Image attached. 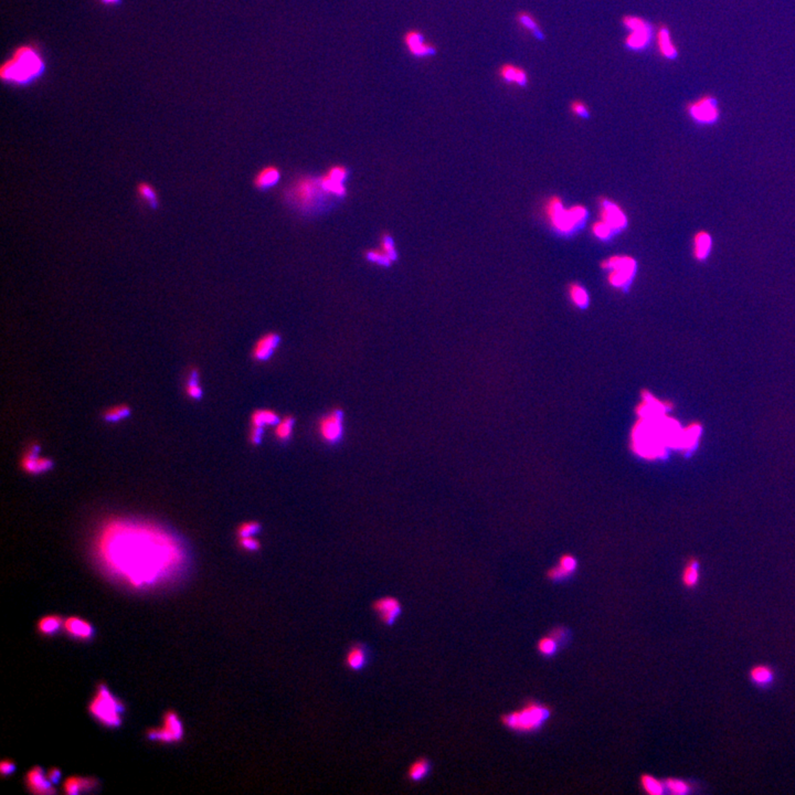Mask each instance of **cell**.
I'll use <instances>...</instances> for the list:
<instances>
[{
    "instance_id": "cell-48",
    "label": "cell",
    "mask_w": 795,
    "mask_h": 795,
    "mask_svg": "<svg viewBox=\"0 0 795 795\" xmlns=\"http://www.w3.org/2000/svg\"><path fill=\"white\" fill-rule=\"evenodd\" d=\"M558 565L563 570H565L567 574H570V576H572L576 572V569H578L576 559L574 556H571V554H565V556H561L559 561H558Z\"/></svg>"
},
{
    "instance_id": "cell-27",
    "label": "cell",
    "mask_w": 795,
    "mask_h": 795,
    "mask_svg": "<svg viewBox=\"0 0 795 795\" xmlns=\"http://www.w3.org/2000/svg\"><path fill=\"white\" fill-rule=\"evenodd\" d=\"M656 37H657V47H659V53L662 54L664 59L674 61L678 58V50L676 48L675 43L672 39V34H670L668 27H661L656 34Z\"/></svg>"
},
{
    "instance_id": "cell-10",
    "label": "cell",
    "mask_w": 795,
    "mask_h": 795,
    "mask_svg": "<svg viewBox=\"0 0 795 795\" xmlns=\"http://www.w3.org/2000/svg\"><path fill=\"white\" fill-rule=\"evenodd\" d=\"M690 119L697 125H715L720 119L718 99L711 95H705L687 106Z\"/></svg>"
},
{
    "instance_id": "cell-36",
    "label": "cell",
    "mask_w": 795,
    "mask_h": 795,
    "mask_svg": "<svg viewBox=\"0 0 795 795\" xmlns=\"http://www.w3.org/2000/svg\"><path fill=\"white\" fill-rule=\"evenodd\" d=\"M199 380H200L199 370L197 368H193L188 374L187 384L185 387L186 395L191 400H200L204 395V390H202Z\"/></svg>"
},
{
    "instance_id": "cell-44",
    "label": "cell",
    "mask_w": 795,
    "mask_h": 795,
    "mask_svg": "<svg viewBox=\"0 0 795 795\" xmlns=\"http://www.w3.org/2000/svg\"><path fill=\"white\" fill-rule=\"evenodd\" d=\"M380 249L390 256L392 261H398L399 252H398L397 247H395V238H393V236L390 233L384 232L381 234Z\"/></svg>"
},
{
    "instance_id": "cell-46",
    "label": "cell",
    "mask_w": 795,
    "mask_h": 795,
    "mask_svg": "<svg viewBox=\"0 0 795 795\" xmlns=\"http://www.w3.org/2000/svg\"><path fill=\"white\" fill-rule=\"evenodd\" d=\"M261 531V525L258 522H245V523L240 524L236 530V536L240 537H251L256 536Z\"/></svg>"
},
{
    "instance_id": "cell-21",
    "label": "cell",
    "mask_w": 795,
    "mask_h": 795,
    "mask_svg": "<svg viewBox=\"0 0 795 795\" xmlns=\"http://www.w3.org/2000/svg\"><path fill=\"white\" fill-rule=\"evenodd\" d=\"M370 650L364 643H354L350 645L345 656V666L352 672H361L369 665Z\"/></svg>"
},
{
    "instance_id": "cell-29",
    "label": "cell",
    "mask_w": 795,
    "mask_h": 795,
    "mask_svg": "<svg viewBox=\"0 0 795 795\" xmlns=\"http://www.w3.org/2000/svg\"><path fill=\"white\" fill-rule=\"evenodd\" d=\"M64 619L58 614H48L41 617L37 622V632L40 635L54 636L63 631Z\"/></svg>"
},
{
    "instance_id": "cell-39",
    "label": "cell",
    "mask_w": 795,
    "mask_h": 795,
    "mask_svg": "<svg viewBox=\"0 0 795 795\" xmlns=\"http://www.w3.org/2000/svg\"><path fill=\"white\" fill-rule=\"evenodd\" d=\"M294 424H295V420L291 415L280 419V421L276 424V429H274V435H276V439L281 442H286V441L290 440L293 435V431H294Z\"/></svg>"
},
{
    "instance_id": "cell-54",
    "label": "cell",
    "mask_w": 795,
    "mask_h": 795,
    "mask_svg": "<svg viewBox=\"0 0 795 795\" xmlns=\"http://www.w3.org/2000/svg\"><path fill=\"white\" fill-rule=\"evenodd\" d=\"M99 1L104 6H117L119 3H122V0H99Z\"/></svg>"
},
{
    "instance_id": "cell-28",
    "label": "cell",
    "mask_w": 795,
    "mask_h": 795,
    "mask_svg": "<svg viewBox=\"0 0 795 795\" xmlns=\"http://www.w3.org/2000/svg\"><path fill=\"white\" fill-rule=\"evenodd\" d=\"M713 249V238L706 231H699L694 236L693 254L698 262H704L709 258Z\"/></svg>"
},
{
    "instance_id": "cell-35",
    "label": "cell",
    "mask_w": 795,
    "mask_h": 795,
    "mask_svg": "<svg viewBox=\"0 0 795 795\" xmlns=\"http://www.w3.org/2000/svg\"><path fill=\"white\" fill-rule=\"evenodd\" d=\"M280 417L276 411L270 409H258L253 412L251 415V424L254 426H260V428H265V426H276Z\"/></svg>"
},
{
    "instance_id": "cell-13",
    "label": "cell",
    "mask_w": 795,
    "mask_h": 795,
    "mask_svg": "<svg viewBox=\"0 0 795 795\" xmlns=\"http://www.w3.org/2000/svg\"><path fill=\"white\" fill-rule=\"evenodd\" d=\"M350 177L348 168L343 165H334L327 169L324 175L319 177L321 185L328 195L337 199L347 196V179Z\"/></svg>"
},
{
    "instance_id": "cell-3",
    "label": "cell",
    "mask_w": 795,
    "mask_h": 795,
    "mask_svg": "<svg viewBox=\"0 0 795 795\" xmlns=\"http://www.w3.org/2000/svg\"><path fill=\"white\" fill-rule=\"evenodd\" d=\"M46 62L42 54L34 45L18 47L12 57L5 61L0 69L3 82L12 86H26L42 77Z\"/></svg>"
},
{
    "instance_id": "cell-24",
    "label": "cell",
    "mask_w": 795,
    "mask_h": 795,
    "mask_svg": "<svg viewBox=\"0 0 795 795\" xmlns=\"http://www.w3.org/2000/svg\"><path fill=\"white\" fill-rule=\"evenodd\" d=\"M500 79L509 84H515L519 88H527L529 83L528 73L520 66L505 63L498 70Z\"/></svg>"
},
{
    "instance_id": "cell-1",
    "label": "cell",
    "mask_w": 795,
    "mask_h": 795,
    "mask_svg": "<svg viewBox=\"0 0 795 795\" xmlns=\"http://www.w3.org/2000/svg\"><path fill=\"white\" fill-rule=\"evenodd\" d=\"M95 550L108 574L136 590L166 583L185 565V551L173 535L128 520L114 519L103 526Z\"/></svg>"
},
{
    "instance_id": "cell-2",
    "label": "cell",
    "mask_w": 795,
    "mask_h": 795,
    "mask_svg": "<svg viewBox=\"0 0 795 795\" xmlns=\"http://www.w3.org/2000/svg\"><path fill=\"white\" fill-rule=\"evenodd\" d=\"M683 426L670 415L639 417L632 431V448L646 460L662 458L668 450H678Z\"/></svg>"
},
{
    "instance_id": "cell-30",
    "label": "cell",
    "mask_w": 795,
    "mask_h": 795,
    "mask_svg": "<svg viewBox=\"0 0 795 795\" xmlns=\"http://www.w3.org/2000/svg\"><path fill=\"white\" fill-rule=\"evenodd\" d=\"M432 762L426 757H421L410 764L406 771V779L413 783H419L426 780L431 773Z\"/></svg>"
},
{
    "instance_id": "cell-32",
    "label": "cell",
    "mask_w": 795,
    "mask_h": 795,
    "mask_svg": "<svg viewBox=\"0 0 795 795\" xmlns=\"http://www.w3.org/2000/svg\"><path fill=\"white\" fill-rule=\"evenodd\" d=\"M749 675L751 682L759 687H769L774 681L773 670L767 665H757L750 670Z\"/></svg>"
},
{
    "instance_id": "cell-15",
    "label": "cell",
    "mask_w": 795,
    "mask_h": 795,
    "mask_svg": "<svg viewBox=\"0 0 795 795\" xmlns=\"http://www.w3.org/2000/svg\"><path fill=\"white\" fill-rule=\"evenodd\" d=\"M404 45L406 52L413 59H428L437 54V48L432 43L428 42L424 34L417 29H411L404 34Z\"/></svg>"
},
{
    "instance_id": "cell-52",
    "label": "cell",
    "mask_w": 795,
    "mask_h": 795,
    "mask_svg": "<svg viewBox=\"0 0 795 795\" xmlns=\"http://www.w3.org/2000/svg\"><path fill=\"white\" fill-rule=\"evenodd\" d=\"M14 771H16V764H14L12 760L5 759V760H3L1 763H0V773H1V775H3V778H6V776H10V775H12Z\"/></svg>"
},
{
    "instance_id": "cell-33",
    "label": "cell",
    "mask_w": 795,
    "mask_h": 795,
    "mask_svg": "<svg viewBox=\"0 0 795 795\" xmlns=\"http://www.w3.org/2000/svg\"><path fill=\"white\" fill-rule=\"evenodd\" d=\"M563 643L560 642L559 639H556V636L554 633H549L548 635H545L538 641L537 644V650L540 655L547 659L554 657L558 654L560 648H563Z\"/></svg>"
},
{
    "instance_id": "cell-53",
    "label": "cell",
    "mask_w": 795,
    "mask_h": 795,
    "mask_svg": "<svg viewBox=\"0 0 795 795\" xmlns=\"http://www.w3.org/2000/svg\"><path fill=\"white\" fill-rule=\"evenodd\" d=\"M47 776H48L50 782L56 785V784L59 783L60 780L62 779V772H61V770H60L59 768H51V769L49 770L48 772H47Z\"/></svg>"
},
{
    "instance_id": "cell-25",
    "label": "cell",
    "mask_w": 795,
    "mask_h": 795,
    "mask_svg": "<svg viewBox=\"0 0 795 795\" xmlns=\"http://www.w3.org/2000/svg\"><path fill=\"white\" fill-rule=\"evenodd\" d=\"M702 435V428L699 424H690L689 426L683 428L682 435L679 440L678 450L683 453H689L694 451L699 444Z\"/></svg>"
},
{
    "instance_id": "cell-4",
    "label": "cell",
    "mask_w": 795,
    "mask_h": 795,
    "mask_svg": "<svg viewBox=\"0 0 795 795\" xmlns=\"http://www.w3.org/2000/svg\"><path fill=\"white\" fill-rule=\"evenodd\" d=\"M287 201L293 207L303 212H317L326 210L328 197H332L323 189L319 177H299L287 188L285 193Z\"/></svg>"
},
{
    "instance_id": "cell-19",
    "label": "cell",
    "mask_w": 795,
    "mask_h": 795,
    "mask_svg": "<svg viewBox=\"0 0 795 795\" xmlns=\"http://www.w3.org/2000/svg\"><path fill=\"white\" fill-rule=\"evenodd\" d=\"M281 341V336L276 332H267L265 335L261 336L253 346V359L258 363L269 360L276 354Z\"/></svg>"
},
{
    "instance_id": "cell-49",
    "label": "cell",
    "mask_w": 795,
    "mask_h": 795,
    "mask_svg": "<svg viewBox=\"0 0 795 795\" xmlns=\"http://www.w3.org/2000/svg\"><path fill=\"white\" fill-rule=\"evenodd\" d=\"M570 110L576 117H581V119H588L590 117V110H589L588 106L580 99H576V101L571 102Z\"/></svg>"
},
{
    "instance_id": "cell-20",
    "label": "cell",
    "mask_w": 795,
    "mask_h": 795,
    "mask_svg": "<svg viewBox=\"0 0 795 795\" xmlns=\"http://www.w3.org/2000/svg\"><path fill=\"white\" fill-rule=\"evenodd\" d=\"M653 41L654 27L648 23L645 26L630 32L628 37L625 38L624 45L630 51L643 52L648 50Z\"/></svg>"
},
{
    "instance_id": "cell-31",
    "label": "cell",
    "mask_w": 795,
    "mask_h": 795,
    "mask_svg": "<svg viewBox=\"0 0 795 795\" xmlns=\"http://www.w3.org/2000/svg\"><path fill=\"white\" fill-rule=\"evenodd\" d=\"M700 580V563L696 558H690L685 565L682 574V583L687 589L697 587Z\"/></svg>"
},
{
    "instance_id": "cell-17",
    "label": "cell",
    "mask_w": 795,
    "mask_h": 795,
    "mask_svg": "<svg viewBox=\"0 0 795 795\" xmlns=\"http://www.w3.org/2000/svg\"><path fill=\"white\" fill-rule=\"evenodd\" d=\"M600 218L615 232L623 230L628 225V217L622 208L609 199L602 198L600 201Z\"/></svg>"
},
{
    "instance_id": "cell-45",
    "label": "cell",
    "mask_w": 795,
    "mask_h": 795,
    "mask_svg": "<svg viewBox=\"0 0 795 795\" xmlns=\"http://www.w3.org/2000/svg\"><path fill=\"white\" fill-rule=\"evenodd\" d=\"M614 232L615 231L601 219L594 222V225H592V233L600 240H609V238H612Z\"/></svg>"
},
{
    "instance_id": "cell-7",
    "label": "cell",
    "mask_w": 795,
    "mask_h": 795,
    "mask_svg": "<svg viewBox=\"0 0 795 795\" xmlns=\"http://www.w3.org/2000/svg\"><path fill=\"white\" fill-rule=\"evenodd\" d=\"M545 212L554 230L563 234L574 232L588 217L585 206L565 208L563 200L556 196L551 197L546 204Z\"/></svg>"
},
{
    "instance_id": "cell-23",
    "label": "cell",
    "mask_w": 795,
    "mask_h": 795,
    "mask_svg": "<svg viewBox=\"0 0 795 795\" xmlns=\"http://www.w3.org/2000/svg\"><path fill=\"white\" fill-rule=\"evenodd\" d=\"M99 781L94 776L71 775L63 781L62 792L66 795L83 794L93 792L99 789Z\"/></svg>"
},
{
    "instance_id": "cell-37",
    "label": "cell",
    "mask_w": 795,
    "mask_h": 795,
    "mask_svg": "<svg viewBox=\"0 0 795 795\" xmlns=\"http://www.w3.org/2000/svg\"><path fill=\"white\" fill-rule=\"evenodd\" d=\"M639 785L645 793L650 795H662L666 792L664 781L653 775L642 774L639 779Z\"/></svg>"
},
{
    "instance_id": "cell-14",
    "label": "cell",
    "mask_w": 795,
    "mask_h": 795,
    "mask_svg": "<svg viewBox=\"0 0 795 795\" xmlns=\"http://www.w3.org/2000/svg\"><path fill=\"white\" fill-rule=\"evenodd\" d=\"M371 608L377 614L381 624L387 628L393 626L398 622V620L400 619L404 611L400 600L391 596H382L380 599L375 600L372 602Z\"/></svg>"
},
{
    "instance_id": "cell-41",
    "label": "cell",
    "mask_w": 795,
    "mask_h": 795,
    "mask_svg": "<svg viewBox=\"0 0 795 795\" xmlns=\"http://www.w3.org/2000/svg\"><path fill=\"white\" fill-rule=\"evenodd\" d=\"M569 296L574 305L579 308H585L588 306L590 297H589L588 292L585 290L583 285L578 284V283H572L569 286Z\"/></svg>"
},
{
    "instance_id": "cell-42",
    "label": "cell",
    "mask_w": 795,
    "mask_h": 795,
    "mask_svg": "<svg viewBox=\"0 0 795 795\" xmlns=\"http://www.w3.org/2000/svg\"><path fill=\"white\" fill-rule=\"evenodd\" d=\"M364 258L371 265L381 267H390L393 263L390 256L381 249H368L364 252Z\"/></svg>"
},
{
    "instance_id": "cell-9",
    "label": "cell",
    "mask_w": 795,
    "mask_h": 795,
    "mask_svg": "<svg viewBox=\"0 0 795 795\" xmlns=\"http://www.w3.org/2000/svg\"><path fill=\"white\" fill-rule=\"evenodd\" d=\"M145 735L149 742L177 744L184 739L185 730L178 713L175 710H167L162 716V727L149 728Z\"/></svg>"
},
{
    "instance_id": "cell-40",
    "label": "cell",
    "mask_w": 795,
    "mask_h": 795,
    "mask_svg": "<svg viewBox=\"0 0 795 795\" xmlns=\"http://www.w3.org/2000/svg\"><path fill=\"white\" fill-rule=\"evenodd\" d=\"M136 191L139 198L142 199L143 201H145L148 207L151 208V209L158 208V197H157L156 191L154 189L153 186L149 185L147 182H140L137 185Z\"/></svg>"
},
{
    "instance_id": "cell-38",
    "label": "cell",
    "mask_w": 795,
    "mask_h": 795,
    "mask_svg": "<svg viewBox=\"0 0 795 795\" xmlns=\"http://www.w3.org/2000/svg\"><path fill=\"white\" fill-rule=\"evenodd\" d=\"M131 413V408L127 404H117L104 411L103 419L108 424H119L121 421L126 420Z\"/></svg>"
},
{
    "instance_id": "cell-43",
    "label": "cell",
    "mask_w": 795,
    "mask_h": 795,
    "mask_svg": "<svg viewBox=\"0 0 795 795\" xmlns=\"http://www.w3.org/2000/svg\"><path fill=\"white\" fill-rule=\"evenodd\" d=\"M666 792L674 795H686L692 792V787L683 779L668 778L664 780Z\"/></svg>"
},
{
    "instance_id": "cell-47",
    "label": "cell",
    "mask_w": 795,
    "mask_h": 795,
    "mask_svg": "<svg viewBox=\"0 0 795 795\" xmlns=\"http://www.w3.org/2000/svg\"><path fill=\"white\" fill-rule=\"evenodd\" d=\"M238 545L247 552H256L261 549V543L256 539V536L240 537L238 538Z\"/></svg>"
},
{
    "instance_id": "cell-11",
    "label": "cell",
    "mask_w": 795,
    "mask_h": 795,
    "mask_svg": "<svg viewBox=\"0 0 795 795\" xmlns=\"http://www.w3.org/2000/svg\"><path fill=\"white\" fill-rule=\"evenodd\" d=\"M41 446L37 442L29 444L20 458V469L26 474L41 475L53 469V461L49 457L41 456Z\"/></svg>"
},
{
    "instance_id": "cell-18",
    "label": "cell",
    "mask_w": 795,
    "mask_h": 795,
    "mask_svg": "<svg viewBox=\"0 0 795 795\" xmlns=\"http://www.w3.org/2000/svg\"><path fill=\"white\" fill-rule=\"evenodd\" d=\"M673 404L670 401H662L654 397L650 392L643 391L642 402L639 404L636 412L639 417H659L668 415L673 410Z\"/></svg>"
},
{
    "instance_id": "cell-6",
    "label": "cell",
    "mask_w": 795,
    "mask_h": 795,
    "mask_svg": "<svg viewBox=\"0 0 795 795\" xmlns=\"http://www.w3.org/2000/svg\"><path fill=\"white\" fill-rule=\"evenodd\" d=\"M88 713L93 717L99 724L104 727H121L123 724V716L125 713V705L112 694L108 689V685L99 683L97 690L92 697L91 702H88Z\"/></svg>"
},
{
    "instance_id": "cell-26",
    "label": "cell",
    "mask_w": 795,
    "mask_h": 795,
    "mask_svg": "<svg viewBox=\"0 0 795 795\" xmlns=\"http://www.w3.org/2000/svg\"><path fill=\"white\" fill-rule=\"evenodd\" d=\"M281 171L278 169L276 166H267V167L262 168L261 171H258L253 179V185L258 191H269L271 188L276 187L280 180H281Z\"/></svg>"
},
{
    "instance_id": "cell-34",
    "label": "cell",
    "mask_w": 795,
    "mask_h": 795,
    "mask_svg": "<svg viewBox=\"0 0 795 795\" xmlns=\"http://www.w3.org/2000/svg\"><path fill=\"white\" fill-rule=\"evenodd\" d=\"M516 19L519 23V26L525 29L526 32H530L535 39L540 40V41L545 40V34L533 14L527 12H519L517 14Z\"/></svg>"
},
{
    "instance_id": "cell-8",
    "label": "cell",
    "mask_w": 795,
    "mask_h": 795,
    "mask_svg": "<svg viewBox=\"0 0 795 795\" xmlns=\"http://www.w3.org/2000/svg\"><path fill=\"white\" fill-rule=\"evenodd\" d=\"M609 272L608 281L615 289H626L633 281L637 270L636 260L630 256H613L601 263Z\"/></svg>"
},
{
    "instance_id": "cell-12",
    "label": "cell",
    "mask_w": 795,
    "mask_h": 795,
    "mask_svg": "<svg viewBox=\"0 0 795 795\" xmlns=\"http://www.w3.org/2000/svg\"><path fill=\"white\" fill-rule=\"evenodd\" d=\"M344 412L341 410H332L318 422V433L325 443H338L344 437Z\"/></svg>"
},
{
    "instance_id": "cell-51",
    "label": "cell",
    "mask_w": 795,
    "mask_h": 795,
    "mask_svg": "<svg viewBox=\"0 0 795 795\" xmlns=\"http://www.w3.org/2000/svg\"><path fill=\"white\" fill-rule=\"evenodd\" d=\"M263 433H265V428L252 426L250 430V435H249L250 443L254 446L261 443L262 439H263Z\"/></svg>"
},
{
    "instance_id": "cell-50",
    "label": "cell",
    "mask_w": 795,
    "mask_h": 795,
    "mask_svg": "<svg viewBox=\"0 0 795 795\" xmlns=\"http://www.w3.org/2000/svg\"><path fill=\"white\" fill-rule=\"evenodd\" d=\"M648 23V20L643 19L641 17H636V16H625L622 19L623 26L628 29V32L641 28V27L645 26Z\"/></svg>"
},
{
    "instance_id": "cell-5",
    "label": "cell",
    "mask_w": 795,
    "mask_h": 795,
    "mask_svg": "<svg viewBox=\"0 0 795 795\" xmlns=\"http://www.w3.org/2000/svg\"><path fill=\"white\" fill-rule=\"evenodd\" d=\"M552 710L547 705L529 700L523 707L502 716L504 727L517 733H534L549 722Z\"/></svg>"
},
{
    "instance_id": "cell-16",
    "label": "cell",
    "mask_w": 795,
    "mask_h": 795,
    "mask_svg": "<svg viewBox=\"0 0 795 795\" xmlns=\"http://www.w3.org/2000/svg\"><path fill=\"white\" fill-rule=\"evenodd\" d=\"M25 785L32 794L54 795L57 790L54 787L45 773V770L39 766L32 768L25 775Z\"/></svg>"
},
{
    "instance_id": "cell-22",
    "label": "cell",
    "mask_w": 795,
    "mask_h": 795,
    "mask_svg": "<svg viewBox=\"0 0 795 795\" xmlns=\"http://www.w3.org/2000/svg\"><path fill=\"white\" fill-rule=\"evenodd\" d=\"M63 632L72 639L79 641H90L95 634L93 625L80 616L66 617L63 624Z\"/></svg>"
}]
</instances>
